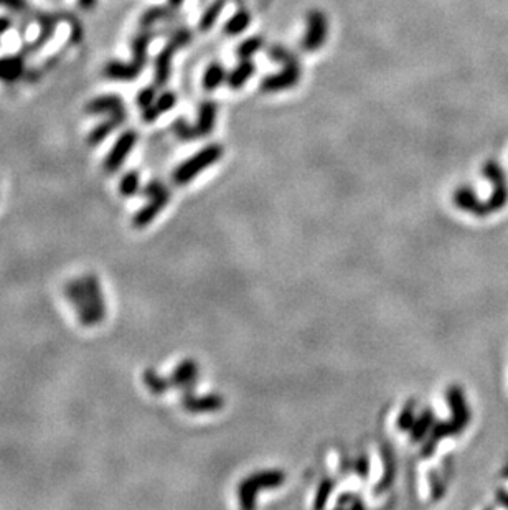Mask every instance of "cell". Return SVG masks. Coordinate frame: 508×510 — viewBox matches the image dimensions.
I'll return each mask as SVG.
<instances>
[{
  "instance_id": "cell-8",
  "label": "cell",
  "mask_w": 508,
  "mask_h": 510,
  "mask_svg": "<svg viewBox=\"0 0 508 510\" xmlns=\"http://www.w3.org/2000/svg\"><path fill=\"white\" fill-rule=\"evenodd\" d=\"M64 292H67L68 301L72 302L74 309H77L79 322H81L84 327H91L96 324V322H94L91 307H89L86 292H84L83 281L81 279L68 281L67 286H64Z\"/></svg>"
},
{
  "instance_id": "cell-43",
  "label": "cell",
  "mask_w": 508,
  "mask_h": 510,
  "mask_svg": "<svg viewBox=\"0 0 508 510\" xmlns=\"http://www.w3.org/2000/svg\"><path fill=\"white\" fill-rule=\"evenodd\" d=\"M10 28H12V20L9 17H0V35L9 32Z\"/></svg>"
},
{
  "instance_id": "cell-18",
  "label": "cell",
  "mask_w": 508,
  "mask_h": 510,
  "mask_svg": "<svg viewBox=\"0 0 508 510\" xmlns=\"http://www.w3.org/2000/svg\"><path fill=\"white\" fill-rule=\"evenodd\" d=\"M215 119H216V104L213 101H205L198 109L197 124L192 126L195 139L208 135L215 128Z\"/></svg>"
},
{
  "instance_id": "cell-12",
  "label": "cell",
  "mask_w": 508,
  "mask_h": 510,
  "mask_svg": "<svg viewBox=\"0 0 508 510\" xmlns=\"http://www.w3.org/2000/svg\"><path fill=\"white\" fill-rule=\"evenodd\" d=\"M182 406L188 413L220 411L225 406V398L221 395L195 397L193 392H182Z\"/></svg>"
},
{
  "instance_id": "cell-24",
  "label": "cell",
  "mask_w": 508,
  "mask_h": 510,
  "mask_svg": "<svg viewBox=\"0 0 508 510\" xmlns=\"http://www.w3.org/2000/svg\"><path fill=\"white\" fill-rule=\"evenodd\" d=\"M142 380H144V385L147 387L149 390L154 393V395H164V393H167L169 388H172V383H170L169 378L160 377L157 372L152 370V368H149V370L144 372Z\"/></svg>"
},
{
  "instance_id": "cell-27",
  "label": "cell",
  "mask_w": 508,
  "mask_h": 510,
  "mask_svg": "<svg viewBox=\"0 0 508 510\" xmlns=\"http://www.w3.org/2000/svg\"><path fill=\"white\" fill-rule=\"evenodd\" d=\"M226 79V72L220 63H211L203 74V88L206 91H215Z\"/></svg>"
},
{
  "instance_id": "cell-31",
  "label": "cell",
  "mask_w": 508,
  "mask_h": 510,
  "mask_svg": "<svg viewBox=\"0 0 508 510\" xmlns=\"http://www.w3.org/2000/svg\"><path fill=\"white\" fill-rule=\"evenodd\" d=\"M416 403L414 401H407L406 406L401 410L400 416H398V421H396V426H398L400 431H405V433H410L411 426L414 425V420H416Z\"/></svg>"
},
{
  "instance_id": "cell-16",
  "label": "cell",
  "mask_w": 508,
  "mask_h": 510,
  "mask_svg": "<svg viewBox=\"0 0 508 510\" xmlns=\"http://www.w3.org/2000/svg\"><path fill=\"white\" fill-rule=\"evenodd\" d=\"M128 119V111L124 113H118V114H111L108 119H104L103 123H99L96 128H93L91 133L88 135V144L89 145H99L106 140L108 135H111L115 131V128H119L124 121Z\"/></svg>"
},
{
  "instance_id": "cell-17",
  "label": "cell",
  "mask_w": 508,
  "mask_h": 510,
  "mask_svg": "<svg viewBox=\"0 0 508 510\" xmlns=\"http://www.w3.org/2000/svg\"><path fill=\"white\" fill-rule=\"evenodd\" d=\"M140 72H142V67H139V65L134 62L124 63L114 60V62H109L104 67L106 78L115 79V82H132V79L139 78Z\"/></svg>"
},
{
  "instance_id": "cell-19",
  "label": "cell",
  "mask_w": 508,
  "mask_h": 510,
  "mask_svg": "<svg viewBox=\"0 0 508 510\" xmlns=\"http://www.w3.org/2000/svg\"><path fill=\"white\" fill-rule=\"evenodd\" d=\"M25 62L20 55H9L0 58V82L13 83L23 77Z\"/></svg>"
},
{
  "instance_id": "cell-44",
  "label": "cell",
  "mask_w": 508,
  "mask_h": 510,
  "mask_svg": "<svg viewBox=\"0 0 508 510\" xmlns=\"http://www.w3.org/2000/svg\"><path fill=\"white\" fill-rule=\"evenodd\" d=\"M78 2H79V7H81L83 10H91L96 7L98 0H78Z\"/></svg>"
},
{
  "instance_id": "cell-23",
  "label": "cell",
  "mask_w": 508,
  "mask_h": 510,
  "mask_svg": "<svg viewBox=\"0 0 508 510\" xmlns=\"http://www.w3.org/2000/svg\"><path fill=\"white\" fill-rule=\"evenodd\" d=\"M254 70H256V67L253 62H249V60H243V62H241L238 67H236L233 72L228 74L226 83H228L231 89L243 88V86L249 82V78L254 74Z\"/></svg>"
},
{
  "instance_id": "cell-33",
  "label": "cell",
  "mask_w": 508,
  "mask_h": 510,
  "mask_svg": "<svg viewBox=\"0 0 508 510\" xmlns=\"http://www.w3.org/2000/svg\"><path fill=\"white\" fill-rule=\"evenodd\" d=\"M334 487H335V484L329 477L324 479V481L319 484V487H317V492H315L314 509H322V507L327 506V501H329V497H330L332 491H334Z\"/></svg>"
},
{
  "instance_id": "cell-28",
  "label": "cell",
  "mask_w": 508,
  "mask_h": 510,
  "mask_svg": "<svg viewBox=\"0 0 508 510\" xmlns=\"http://www.w3.org/2000/svg\"><path fill=\"white\" fill-rule=\"evenodd\" d=\"M140 192V174L137 170H129L119 182V194L123 196H134Z\"/></svg>"
},
{
  "instance_id": "cell-2",
  "label": "cell",
  "mask_w": 508,
  "mask_h": 510,
  "mask_svg": "<svg viewBox=\"0 0 508 510\" xmlns=\"http://www.w3.org/2000/svg\"><path fill=\"white\" fill-rule=\"evenodd\" d=\"M223 157V148L220 144H210L198 150L197 154L185 160L174 170L172 182L175 185H187L197 177L200 172H203L213 165L215 162Z\"/></svg>"
},
{
  "instance_id": "cell-41",
  "label": "cell",
  "mask_w": 508,
  "mask_h": 510,
  "mask_svg": "<svg viewBox=\"0 0 508 510\" xmlns=\"http://www.w3.org/2000/svg\"><path fill=\"white\" fill-rule=\"evenodd\" d=\"M431 481H432V499H434V501H439V499H442V496H444V484H442L441 479H437L436 476H432Z\"/></svg>"
},
{
  "instance_id": "cell-20",
  "label": "cell",
  "mask_w": 508,
  "mask_h": 510,
  "mask_svg": "<svg viewBox=\"0 0 508 510\" xmlns=\"http://www.w3.org/2000/svg\"><path fill=\"white\" fill-rule=\"evenodd\" d=\"M175 104H177V94L172 93V91H164V93L155 99V103L152 106L142 109V119L145 123H154L160 114L174 109Z\"/></svg>"
},
{
  "instance_id": "cell-39",
  "label": "cell",
  "mask_w": 508,
  "mask_h": 510,
  "mask_svg": "<svg viewBox=\"0 0 508 510\" xmlns=\"http://www.w3.org/2000/svg\"><path fill=\"white\" fill-rule=\"evenodd\" d=\"M165 189H167V187H165L160 180H150L149 184L144 187V189H140V195L145 196V199L149 200V199H152V196H155V195L162 194V192H164Z\"/></svg>"
},
{
  "instance_id": "cell-5",
  "label": "cell",
  "mask_w": 508,
  "mask_h": 510,
  "mask_svg": "<svg viewBox=\"0 0 508 510\" xmlns=\"http://www.w3.org/2000/svg\"><path fill=\"white\" fill-rule=\"evenodd\" d=\"M329 35V22L324 12L320 10H310L307 13V30L303 38V50L304 52H317L324 47Z\"/></svg>"
},
{
  "instance_id": "cell-30",
  "label": "cell",
  "mask_w": 508,
  "mask_h": 510,
  "mask_svg": "<svg viewBox=\"0 0 508 510\" xmlns=\"http://www.w3.org/2000/svg\"><path fill=\"white\" fill-rule=\"evenodd\" d=\"M263 45H264V38L259 37V35L246 38L238 47V57L241 60H249L256 52H259V50L263 48Z\"/></svg>"
},
{
  "instance_id": "cell-45",
  "label": "cell",
  "mask_w": 508,
  "mask_h": 510,
  "mask_svg": "<svg viewBox=\"0 0 508 510\" xmlns=\"http://www.w3.org/2000/svg\"><path fill=\"white\" fill-rule=\"evenodd\" d=\"M182 4H184V0H169L170 9H174V10L180 9V5H182Z\"/></svg>"
},
{
  "instance_id": "cell-14",
  "label": "cell",
  "mask_w": 508,
  "mask_h": 510,
  "mask_svg": "<svg viewBox=\"0 0 508 510\" xmlns=\"http://www.w3.org/2000/svg\"><path fill=\"white\" fill-rule=\"evenodd\" d=\"M452 199H454L457 209L462 211H467V214H472L475 216L489 215L485 201H482L470 187H459V189L454 192V196H452Z\"/></svg>"
},
{
  "instance_id": "cell-38",
  "label": "cell",
  "mask_w": 508,
  "mask_h": 510,
  "mask_svg": "<svg viewBox=\"0 0 508 510\" xmlns=\"http://www.w3.org/2000/svg\"><path fill=\"white\" fill-rule=\"evenodd\" d=\"M354 472L361 479H366L370 474V459L366 454H361V456L356 458L354 462Z\"/></svg>"
},
{
  "instance_id": "cell-34",
  "label": "cell",
  "mask_w": 508,
  "mask_h": 510,
  "mask_svg": "<svg viewBox=\"0 0 508 510\" xmlns=\"http://www.w3.org/2000/svg\"><path fill=\"white\" fill-rule=\"evenodd\" d=\"M268 55L274 60V62L283 63V65L290 63V62H294V60H298V57L290 53L288 48L279 47V45H273V47L268 50Z\"/></svg>"
},
{
  "instance_id": "cell-4",
  "label": "cell",
  "mask_w": 508,
  "mask_h": 510,
  "mask_svg": "<svg viewBox=\"0 0 508 510\" xmlns=\"http://www.w3.org/2000/svg\"><path fill=\"white\" fill-rule=\"evenodd\" d=\"M482 174L485 175V179L490 182L494 190H492V195L489 200H485L487 211L490 214H495V211H500L504 206L508 204V184L504 169L500 167L499 162L495 160H489L485 162L484 169H482Z\"/></svg>"
},
{
  "instance_id": "cell-21",
  "label": "cell",
  "mask_w": 508,
  "mask_h": 510,
  "mask_svg": "<svg viewBox=\"0 0 508 510\" xmlns=\"http://www.w3.org/2000/svg\"><path fill=\"white\" fill-rule=\"evenodd\" d=\"M381 456H383V476H381V479L375 487L376 496H380V494L388 491V489L391 487V484H393V481H395V476H396V464H395L393 451H391L390 448L383 446V449H381Z\"/></svg>"
},
{
  "instance_id": "cell-35",
  "label": "cell",
  "mask_w": 508,
  "mask_h": 510,
  "mask_svg": "<svg viewBox=\"0 0 508 510\" xmlns=\"http://www.w3.org/2000/svg\"><path fill=\"white\" fill-rule=\"evenodd\" d=\"M155 88L154 86H147V88L140 89L137 98H135V103H137L139 108H149V106H152L155 103Z\"/></svg>"
},
{
  "instance_id": "cell-37",
  "label": "cell",
  "mask_w": 508,
  "mask_h": 510,
  "mask_svg": "<svg viewBox=\"0 0 508 510\" xmlns=\"http://www.w3.org/2000/svg\"><path fill=\"white\" fill-rule=\"evenodd\" d=\"M346 506L350 509H363L365 504L360 497H356L355 494H342L339 501H337V507H346Z\"/></svg>"
},
{
  "instance_id": "cell-36",
  "label": "cell",
  "mask_w": 508,
  "mask_h": 510,
  "mask_svg": "<svg viewBox=\"0 0 508 510\" xmlns=\"http://www.w3.org/2000/svg\"><path fill=\"white\" fill-rule=\"evenodd\" d=\"M174 133L179 135L180 139L182 140H192L195 139V134H193V128L192 126H188L187 123H185L184 119H177L174 123Z\"/></svg>"
},
{
  "instance_id": "cell-10",
  "label": "cell",
  "mask_w": 508,
  "mask_h": 510,
  "mask_svg": "<svg viewBox=\"0 0 508 510\" xmlns=\"http://www.w3.org/2000/svg\"><path fill=\"white\" fill-rule=\"evenodd\" d=\"M170 200V190L165 189L162 194L152 196L149 199L147 204H145L142 209H140L137 214L132 216V226L134 228H145L155 220L160 211H162L165 206H167Z\"/></svg>"
},
{
  "instance_id": "cell-3",
  "label": "cell",
  "mask_w": 508,
  "mask_h": 510,
  "mask_svg": "<svg viewBox=\"0 0 508 510\" xmlns=\"http://www.w3.org/2000/svg\"><path fill=\"white\" fill-rule=\"evenodd\" d=\"M192 40V32L188 28H180L175 32L165 45V48L155 58V84L164 86L170 78L172 70V58L179 48L187 45Z\"/></svg>"
},
{
  "instance_id": "cell-22",
  "label": "cell",
  "mask_w": 508,
  "mask_h": 510,
  "mask_svg": "<svg viewBox=\"0 0 508 510\" xmlns=\"http://www.w3.org/2000/svg\"><path fill=\"white\" fill-rule=\"evenodd\" d=\"M434 423H436L434 411H432L431 408H427V410L422 411L419 416H416L414 425H412L411 429H410V439H411V441L412 443H419L421 439H424L426 434L431 431L432 426H434Z\"/></svg>"
},
{
  "instance_id": "cell-1",
  "label": "cell",
  "mask_w": 508,
  "mask_h": 510,
  "mask_svg": "<svg viewBox=\"0 0 508 510\" xmlns=\"http://www.w3.org/2000/svg\"><path fill=\"white\" fill-rule=\"evenodd\" d=\"M286 474L279 469L259 471L248 476L239 482L238 499L243 509H253L258 501V494L264 489H278L284 484Z\"/></svg>"
},
{
  "instance_id": "cell-9",
  "label": "cell",
  "mask_w": 508,
  "mask_h": 510,
  "mask_svg": "<svg viewBox=\"0 0 508 510\" xmlns=\"http://www.w3.org/2000/svg\"><path fill=\"white\" fill-rule=\"evenodd\" d=\"M446 400H447V405H449L452 420H454L462 429H465L470 425L472 415H470L469 403H467V400H465L462 388L459 385H452L447 388Z\"/></svg>"
},
{
  "instance_id": "cell-6",
  "label": "cell",
  "mask_w": 508,
  "mask_h": 510,
  "mask_svg": "<svg viewBox=\"0 0 508 510\" xmlns=\"http://www.w3.org/2000/svg\"><path fill=\"white\" fill-rule=\"evenodd\" d=\"M137 139L139 135L132 129L124 131V133L119 135L113 148H111L109 154L106 155L104 159V170L108 172V174H115V172L123 167V164L125 162V159L129 157L130 150L134 149Z\"/></svg>"
},
{
  "instance_id": "cell-13",
  "label": "cell",
  "mask_w": 508,
  "mask_h": 510,
  "mask_svg": "<svg viewBox=\"0 0 508 510\" xmlns=\"http://www.w3.org/2000/svg\"><path fill=\"white\" fill-rule=\"evenodd\" d=\"M169 380L174 388H179L182 392H193L195 383L198 380V363L192 358L180 362Z\"/></svg>"
},
{
  "instance_id": "cell-11",
  "label": "cell",
  "mask_w": 508,
  "mask_h": 510,
  "mask_svg": "<svg viewBox=\"0 0 508 510\" xmlns=\"http://www.w3.org/2000/svg\"><path fill=\"white\" fill-rule=\"evenodd\" d=\"M81 281L84 286V292H86L89 307H91L94 322L99 324V322L106 319V302L101 284H99V279L94 275H84Z\"/></svg>"
},
{
  "instance_id": "cell-29",
  "label": "cell",
  "mask_w": 508,
  "mask_h": 510,
  "mask_svg": "<svg viewBox=\"0 0 508 510\" xmlns=\"http://www.w3.org/2000/svg\"><path fill=\"white\" fill-rule=\"evenodd\" d=\"M225 5H226V0H215V2L205 10L202 18H200V25H198V28L202 30V32H208V30L213 27V25L216 23V20H218V17L221 15V12H223Z\"/></svg>"
},
{
  "instance_id": "cell-25",
  "label": "cell",
  "mask_w": 508,
  "mask_h": 510,
  "mask_svg": "<svg viewBox=\"0 0 508 510\" xmlns=\"http://www.w3.org/2000/svg\"><path fill=\"white\" fill-rule=\"evenodd\" d=\"M251 23V15L248 10H239V12H236L233 17H231L228 22H226L225 25V33L226 35H231V37H236V35L243 33L246 28L249 27Z\"/></svg>"
},
{
  "instance_id": "cell-40",
  "label": "cell",
  "mask_w": 508,
  "mask_h": 510,
  "mask_svg": "<svg viewBox=\"0 0 508 510\" xmlns=\"http://www.w3.org/2000/svg\"><path fill=\"white\" fill-rule=\"evenodd\" d=\"M0 7L10 9L12 12L23 13V12H27L28 2L27 0H0Z\"/></svg>"
},
{
  "instance_id": "cell-15",
  "label": "cell",
  "mask_w": 508,
  "mask_h": 510,
  "mask_svg": "<svg viewBox=\"0 0 508 510\" xmlns=\"http://www.w3.org/2000/svg\"><path fill=\"white\" fill-rule=\"evenodd\" d=\"M86 113L89 116H98V114H118V113H124L125 106L120 99V96L118 94H103L98 96L89 101L86 104Z\"/></svg>"
},
{
  "instance_id": "cell-26",
  "label": "cell",
  "mask_w": 508,
  "mask_h": 510,
  "mask_svg": "<svg viewBox=\"0 0 508 510\" xmlns=\"http://www.w3.org/2000/svg\"><path fill=\"white\" fill-rule=\"evenodd\" d=\"M150 40H152V33L142 32L140 35H137L132 42V62L137 63L139 67L142 68L145 65V60H147V48Z\"/></svg>"
},
{
  "instance_id": "cell-32",
  "label": "cell",
  "mask_w": 508,
  "mask_h": 510,
  "mask_svg": "<svg viewBox=\"0 0 508 510\" xmlns=\"http://www.w3.org/2000/svg\"><path fill=\"white\" fill-rule=\"evenodd\" d=\"M172 12H174V9H167V7H152V9H149L147 12L142 15V18H140V27L149 28L150 25H154L155 22H159V20L170 17V13H172Z\"/></svg>"
},
{
  "instance_id": "cell-42",
  "label": "cell",
  "mask_w": 508,
  "mask_h": 510,
  "mask_svg": "<svg viewBox=\"0 0 508 510\" xmlns=\"http://www.w3.org/2000/svg\"><path fill=\"white\" fill-rule=\"evenodd\" d=\"M497 502H499L500 504V506H504V507H507L508 509V492L505 491V489H499V491H497Z\"/></svg>"
},
{
  "instance_id": "cell-7",
  "label": "cell",
  "mask_w": 508,
  "mask_h": 510,
  "mask_svg": "<svg viewBox=\"0 0 508 510\" xmlns=\"http://www.w3.org/2000/svg\"><path fill=\"white\" fill-rule=\"evenodd\" d=\"M300 79V65L299 60L286 63L284 68L279 73L269 74L261 82V89L264 93H278V91H284L293 88L299 83Z\"/></svg>"
}]
</instances>
